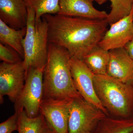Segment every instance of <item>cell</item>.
<instances>
[{
  "label": "cell",
  "instance_id": "cell-1",
  "mask_svg": "<svg viewBox=\"0 0 133 133\" xmlns=\"http://www.w3.org/2000/svg\"><path fill=\"white\" fill-rule=\"evenodd\" d=\"M49 43L65 48L71 57L83 60L94 48L108 30L106 19H92L45 14Z\"/></svg>",
  "mask_w": 133,
  "mask_h": 133
},
{
  "label": "cell",
  "instance_id": "cell-2",
  "mask_svg": "<svg viewBox=\"0 0 133 133\" xmlns=\"http://www.w3.org/2000/svg\"><path fill=\"white\" fill-rule=\"evenodd\" d=\"M71 58L65 48L49 43L48 60L43 74V99L83 98L74 84L71 71Z\"/></svg>",
  "mask_w": 133,
  "mask_h": 133
},
{
  "label": "cell",
  "instance_id": "cell-3",
  "mask_svg": "<svg viewBox=\"0 0 133 133\" xmlns=\"http://www.w3.org/2000/svg\"><path fill=\"white\" fill-rule=\"evenodd\" d=\"M96 94L108 113L115 118H133V84L108 76L94 75Z\"/></svg>",
  "mask_w": 133,
  "mask_h": 133
},
{
  "label": "cell",
  "instance_id": "cell-4",
  "mask_svg": "<svg viewBox=\"0 0 133 133\" xmlns=\"http://www.w3.org/2000/svg\"><path fill=\"white\" fill-rule=\"evenodd\" d=\"M28 19L26 34L23 42V66L26 71L30 68L44 70L48 55V24L43 17L36 21V14L27 7Z\"/></svg>",
  "mask_w": 133,
  "mask_h": 133
},
{
  "label": "cell",
  "instance_id": "cell-5",
  "mask_svg": "<svg viewBox=\"0 0 133 133\" xmlns=\"http://www.w3.org/2000/svg\"><path fill=\"white\" fill-rule=\"evenodd\" d=\"M43 71L30 68L26 71L24 87L14 103L15 111L24 110L28 116L31 118L40 114V106L44 97Z\"/></svg>",
  "mask_w": 133,
  "mask_h": 133
},
{
  "label": "cell",
  "instance_id": "cell-6",
  "mask_svg": "<svg viewBox=\"0 0 133 133\" xmlns=\"http://www.w3.org/2000/svg\"><path fill=\"white\" fill-rule=\"evenodd\" d=\"M107 116L102 110L83 98L73 100L69 120V133H91Z\"/></svg>",
  "mask_w": 133,
  "mask_h": 133
},
{
  "label": "cell",
  "instance_id": "cell-7",
  "mask_svg": "<svg viewBox=\"0 0 133 133\" xmlns=\"http://www.w3.org/2000/svg\"><path fill=\"white\" fill-rule=\"evenodd\" d=\"M26 73L23 62L14 64L2 62L0 64L1 104L6 95L14 103L17 100L24 87Z\"/></svg>",
  "mask_w": 133,
  "mask_h": 133
},
{
  "label": "cell",
  "instance_id": "cell-8",
  "mask_svg": "<svg viewBox=\"0 0 133 133\" xmlns=\"http://www.w3.org/2000/svg\"><path fill=\"white\" fill-rule=\"evenodd\" d=\"M70 64L74 84L79 93L83 99L102 110L108 116L109 113L96 94L94 84V74L81 59L72 57Z\"/></svg>",
  "mask_w": 133,
  "mask_h": 133
},
{
  "label": "cell",
  "instance_id": "cell-9",
  "mask_svg": "<svg viewBox=\"0 0 133 133\" xmlns=\"http://www.w3.org/2000/svg\"><path fill=\"white\" fill-rule=\"evenodd\" d=\"M73 99H43L40 113L51 131L56 133H69L70 109Z\"/></svg>",
  "mask_w": 133,
  "mask_h": 133
},
{
  "label": "cell",
  "instance_id": "cell-10",
  "mask_svg": "<svg viewBox=\"0 0 133 133\" xmlns=\"http://www.w3.org/2000/svg\"><path fill=\"white\" fill-rule=\"evenodd\" d=\"M133 10L130 15L110 25L98 45L106 50L124 48L133 39Z\"/></svg>",
  "mask_w": 133,
  "mask_h": 133
},
{
  "label": "cell",
  "instance_id": "cell-11",
  "mask_svg": "<svg viewBox=\"0 0 133 133\" xmlns=\"http://www.w3.org/2000/svg\"><path fill=\"white\" fill-rule=\"evenodd\" d=\"M108 76L125 84H133V60L124 48L109 51Z\"/></svg>",
  "mask_w": 133,
  "mask_h": 133
},
{
  "label": "cell",
  "instance_id": "cell-12",
  "mask_svg": "<svg viewBox=\"0 0 133 133\" xmlns=\"http://www.w3.org/2000/svg\"><path fill=\"white\" fill-rule=\"evenodd\" d=\"M27 7L23 0H0V19L15 29L26 27Z\"/></svg>",
  "mask_w": 133,
  "mask_h": 133
},
{
  "label": "cell",
  "instance_id": "cell-13",
  "mask_svg": "<svg viewBox=\"0 0 133 133\" xmlns=\"http://www.w3.org/2000/svg\"><path fill=\"white\" fill-rule=\"evenodd\" d=\"M59 11L58 14L87 19H106L108 14L100 11L87 0H59Z\"/></svg>",
  "mask_w": 133,
  "mask_h": 133
},
{
  "label": "cell",
  "instance_id": "cell-14",
  "mask_svg": "<svg viewBox=\"0 0 133 133\" xmlns=\"http://www.w3.org/2000/svg\"><path fill=\"white\" fill-rule=\"evenodd\" d=\"M26 27L15 29L0 19V43L13 48L24 59L23 42L26 34Z\"/></svg>",
  "mask_w": 133,
  "mask_h": 133
},
{
  "label": "cell",
  "instance_id": "cell-15",
  "mask_svg": "<svg viewBox=\"0 0 133 133\" xmlns=\"http://www.w3.org/2000/svg\"><path fill=\"white\" fill-rule=\"evenodd\" d=\"M133 118H118L106 116L99 122L91 133H131Z\"/></svg>",
  "mask_w": 133,
  "mask_h": 133
},
{
  "label": "cell",
  "instance_id": "cell-16",
  "mask_svg": "<svg viewBox=\"0 0 133 133\" xmlns=\"http://www.w3.org/2000/svg\"><path fill=\"white\" fill-rule=\"evenodd\" d=\"M109 60V51L98 45L82 60L94 75H104L107 74Z\"/></svg>",
  "mask_w": 133,
  "mask_h": 133
},
{
  "label": "cell",
  "instance_id": "cell-17",
  "mask_svg": "<svg viewBox=\"0 0 133 133\" xmlns=\"http://www.w3.org/2000/svg\"><path fill=\"white\" fill-rule=\"evenodd\" d=\"M49 128L44 116L40 114L35 118H30L24 110L20 112L19 133H47Z\"/></svg>",
  "mask_w": 133,
  "mask_h": 133
},
{
  "label": "cell",
  "instance_id": "cell-18",
  "mask_svg": "<svg viewBox=\"0 0 133 133\" xmlns=\"http://www.w3.org/2000/svg\"><path fill=\"white\" fill-rule=\"evenodd\" d=\"M108 0H90L101 5ZM111 3V11L106 20L109 25L130 15L133 10V0H108Z\"/></svg>",
  "mask_w": 133,
  "mask_h": 133
},
{
  "label": "cell",
  "instance_id": "cell-19",
  "mask_svg": "<svg viewBox=\"0 0 133 133\" xmlns=\"http://www.w3.org/2000/svg\"><path fill=\"white\" fill-rule=\"evenodd\" d=\"M27 7L36 14V21L45 14L56 15L59 11V0H23Z\"/></svg>",
  "mask_w": 133,
  "mask_h": 133
},
{
  "label": "cell",
  "instance_id": "cell-20",
  "mask_svg": "<svg viewBox=\"0 0 133 133\" xmlns=\"http://www.w3.org/2000/svg\"><path fill=\"white\" fill-rule=\"evenodd\" d=\"M0 59L2 62L14 64L23 62L19 53L14 49L7 45L0 43Z\"/></svg>",
  "mask_w": 133,
  "mask_h": 133
},
{
  "label": "cell",
  "instance_id": "cell-21",
  "mask_svg": "<svg viewBox=\"0 0 133 133\" xmlns=\"http://www.w3.org/2000/svg\"><path fill=\"white\" fill-rule=\"evenodd\" d=\"M15 111L14 114L0 124V133H12L18 131L20 111Z\"/></svg>",
  "mask_w": 133,
  "mask_h": 133
},
{
  "label": "cell",
  "instance_id": "cell-22",
  "mask_svg": "<svg viewBox=\"0 0 133 133\" xmlns=\"http://www.w3.org/2000/svg\"><path fill=\"white\" fill-rule=\"evenodd\" d=\"M124 48L125 49L129 56L133 60V39L129 42Z\"/></svg>",
  "mask_w": 133,
  "mask_h": 133
},
{
  "label": "cell",
  "instance_id": "cell-23",
  "mask_svg": "<svg viewBox=\"0 0 133 133\" xmlns=\"http://www.w3.org/2000/svg\"><path fill=\"white\" fill-rule=\"evenodd\" d=\"M56 133L55 132H53V131H51L50 129L49 128V130H48V133Z\"/></svg>",
  "mask_w": 133,
  "mask_h": 133
},
{
  "label": "cell",
  "instance_id": "cell-24",
  "mask_svg": "<svg viewBox=\"0 0 133 133\" xmlns=\"http://www.w3.org/2000/svg\"><path fill=\"white\" fill-rule=\"evenodd\" d=\"M132 19L133 20V15H132Z\"/></svg>",
  "mask_w": 133,
  "mask_h": 133
},
{
  "label": "cell",
  "instance_id": "cell-25",
  "mask_svg": "<svg viewBox=\"0 0 133 133\" xmlns=\"http://www.w3.org/2000/svg\"><path fill=\"white\" fill-rule=\"evenodd\" d=\"M87 1H90V0H87Z\"/></svg>",
  "mask_w": 133,
  "mask_h": 133
},
{
  "label": "cell",
  "instance_id": "cell-26",
  "mask_svg": "<svg viewBox=\"0 0 133 133\" xmlns=\"http://www.w3.org/2000/svg\"><path fill=\"white\" fill-rule=\"evenodd\" d=\"M133 133V132H132V133Z\"/></svg>",
  "mask_w": 133,
  "mask_h": 133
}]
</instances>
